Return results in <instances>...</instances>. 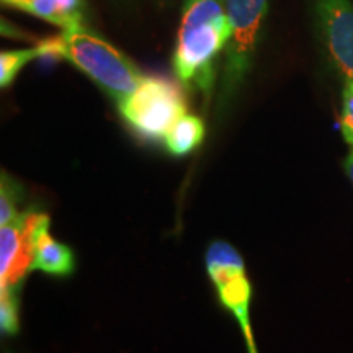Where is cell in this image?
<instances>
[{
	"mask_svg": "<svg viewBox=\"0 0 353 353\" xmlns=\"http://www.w3.org/2000/svg\"><path fill=\"white\" fill-rule=\"evenodd\" d=\"M229 37L226 0H183L174 52L179 81L210 95L218 76L219 56L226 51Z\"/></svg>",
	"mask_w": 353,
	"mask_h": 353,
	"instance_id": "1",
	"label": "cell"
},
{
	"mask_svg": "<svg viewBox=\"0 0 353 353\" xmlns=\"http://www.w3.org/2000/svg\"><path fill=\"white\" fill-rule=\"evenodd\" d=\"M43 56H56L72 63L107 92L118 105L138 88L145 76L113 44L85 25L65 28L59 37L39 44Z\"/></svg>",
	"mask_w": 353,
	"mask_h": 353,
	"instance_id": "2",
	"label": "cell"
},
{
	"mask_svg": "<svg viewBox=\"0 0 353 353\" xmlns=\"http://www.w3.org/2000/svg\"><path fill=\"white\" fill-rule=\"evenodd\" d=\"M229 37L218 88V113L228 112L252 69L268 0H226Z\"/></svg>",
	"mask_w": 353,
	"mask_h": 353,
	"instance_id": "3",
	"label": "cell"
},
{
	"mask_svg": "<svg viewBox=\"0 0 353 353\" xmlns=\"http://www.w3.org/2000/svg\"><path fill=\"white\" fill-rule=\"evenodd\" d=\"M128 125L148 139H165L172 126L187 114V100L176 83L145 77L125 101L118 105Z\"/></svg>",
	"mask_w": 353,
	"mask_h": 353,
	"instance_id": "4",
	"label": "cell"
},
{
	"mask_svg": "<svg viewBox=\"0 0 353 353\" xmlns=\"http://www.w3.org/2000/svg\"><path fill=\"white\" fill-rule=\"evenodd\" d=\"M206 270L213 281L219 301L239 321L250 353H257L249 322V303L252 285L247 278L242 255L231 244L223 241L211 242L206 250Z\"/></svg>",
	"mask_w": 353,
	"mask_h": 353,
	"instance_id": "5",
	"label": "cell"
},
{
	"mask_svg": "<svg viewBox=\"0 0 353 353\" xmlns=\"http://www.w3.org/2000/svg\"><path fill=\"white\" fill-rule=\"evenodd\" d=\"M46 223V213L28 210L0 226V294H20L23 280L32 272L34 236Z\"/></svg>",
	"mask_w": 353,
	"mask_h": 353,
	"instance_id": "6",
	"label": "cell"
},
{
	"mask_svg": "<svg viewBox=\"0 0 353 353\" xmlns=\"http://www.w3.org/2000/svg\"><path fill=\"white\" fill-rule=\"evenodd\" d=\"M312 12L330 59L345 79H353L352 0H312Z\"/></svg>",
	"mask_w": 353,
	"mask_h": 353,
	"instance_id": "7",
	"label": "cell"
},
{
	"mask_svg": "<svg viewBox=\"0 0 353 353\" xmlns=\"http://www.w3.org/2000/svg\"><path fill=\"white\" fill-rule=\"evenodd\" d=\"M52 276H69L76 270V257L70 247L57 242L50 234V223L43 224L34 236L32 272Z\"/></svg>",
	"mask_w": 353,
	"mask_h": 353,
	"instance_id": "8",
	"label": "cell"
},
{
	"mask_svg": "<svg viewBox=\"0 0 353 353\" xmlns=\"http://www.w3.org/2000/svg\"><path fill=\"white\" fill-rule=\"evenodd\" d=\"M8 7L19 8L61 28L83 25V0H2Z\"/></svg>",
	"mask_w": 353,
	"mask_h": 353,
	"instance_id": "9",
	"label": "cell"
},
{
	"mask_svg": "<svg viewBox=\"0 0 353 353\" xmlns=\"http://www.w3.org/2000/svg\"><path fill=\"white\" fill-rule=\"evenodd\" d=\"M203 139H205V123L195 114L187 113L172 126L164 141L167 151L172 156L183 157L195 151L203 143Z\"/></svg>",
	"mask_w": 353,
	"mask_h": 353,
	"instance_id": "10",
	"label": "cell"
},
{
	"mask_svg": "<svg viewBox=\"0 0 353 353\" xmlns=\"http://www.w3.org/2000/svg\"><path fill=\"white\" fill-rule=\"evenodd\" d=\"M41 48H32V50H17L3 51L0 54V85L6 88L19 76V72L25 68L30 61L41 57Z\"/></svg>",
	"mask_w": 353,
	"mask_h": 353,
	"instance_id": "11",
	"label": "cell"
},
{
	"mask_svg": "<svg viewBox=\"0 0 353 353\" xmlns=\"http://www.w3.org/2000/svg\"><path fill=\"white\" fill-rule=\"evenodd\" d=\"M21 188L20 185L2 172V183H0V226L10 223L19 216L21 211L19 210Z\"/></svg>",
	"mask_w": 353,
	"mask_h": 353,
	"instance_id": "12",
	"label": "cell"
},
{
	"mask_svg": "<svg viewBox=\"0 0 353 353\" xmlns=\"http://www.w3.org/2000/svg\"><path fill=\"white\" fill-rule=\"evenodd\" d=\"M20 294H0V329L2 334L15 335L20 329Z\"/></svg>",
	"mask_w": 353,
	"mask_h": 353,
	"instance_id": "13",
	"label": "cell"
},
{
	"mask_svg": "<svg viewBox=\"0 0 353 353\" xmlns=\"http://www.w3.org/2000/svg\"><path fill=\"white\" fill-rule=\"evenodd\" d=\"M341 131L345 143L353 145V79H345L342 95V113H341Z\"/></svg>",
	"mask_w": 353,
	"mask_h": 353,
	"instance_id": "14",
	"label": "cell"
},
{
	"mask_svg": "<svg viewBox=\"0 0 353 353\" xmlns=\"http://www.w3.org/2000/svg\"><path fill=\"white\" fill-rule=\"evenodd\" d=\"M343 169H345V174L353 183V145L350 148V152H348L345 162H343Z\"/></svg>",
	"mask_w": 353,
	"mask_h": 353,
	"instance_id": "15",
	"label": "cell"
}]
</instances>
